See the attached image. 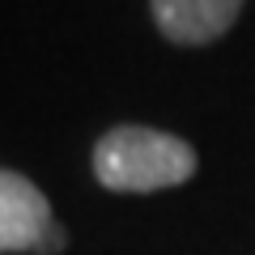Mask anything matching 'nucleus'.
Segmentation results:
<instances>
[{
    "mask_svg": "<svg viewBox=\"0 0 255 255\" xmlns=\"http://www.w3.org/2000/svg\"><path fill=\"white\" fill-rule=\"evenodd\" d=\"M94 174L107 191H166L196 174V149L174 132L124 124L94 145Z\"/></svg>",
    "mask_w": 255,
    "mask_h": 255,
    "instance_id": "nucleus-1",
    "label": "nucleus"
},
{
    "mask_svg": "<svg viewBox=\"0 0 255 255\" xmlns=\"http://www.w3.org/2000/svg\"><path fill=\"white\" fill-rule=\"evenodd\" d=\"M55 226L47 196L17 170L0 166V255L9 251H38L43 234Z\"/></svg>",
    "mask_w": 255,
    "mask_h": 255,
    "instance_id": "nucleus-2",
    "label": "nucleus"
},
{
    "mask_svg": "<svg viewBox=\"0 0 255 255\" xmlns=\"http://www.w3.org/2000/svg\"><path fill=\"white\" fill-rule=\"evenodd\" d=\"M243 4L247 0H149L157 30L179 47H204L221 38L238 21Z\"/></svg>",
    "mask_w": 255,
    "mask_h": 255,
    "instance_id": "nucleus-3",
    "label": "nucleus"
},
{
    "mask_svg": "<svg viewBox=\"0 0 255 255\" xmlns=\"http://www.w3.org/2000/svg\"><path fill=\"white\" fill-rule=\"evenodd\" d=\"M64 247H68V234H64V226L55 221V226L43 234V243H38V251H34V255H60Z\"/></svg>",
    "mask_w": 255,
    "mask_h": 255,
    "instance_id": "nucleus-4",
    "label": "nucleus"
}]
</instances>
